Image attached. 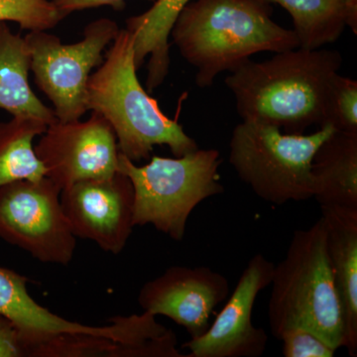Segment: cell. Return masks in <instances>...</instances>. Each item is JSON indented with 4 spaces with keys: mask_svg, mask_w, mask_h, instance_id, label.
<instances>
[{
    "mask_svg": "<svg viewBox=\"0 0 357 357\" xmlns=\"http://www.w3.org/2000/svg\"><path fill=\"white\" fill-rule=\"evenodd\" d=\"M342 64L340 52L298 47L264 62L249 59L231 70L225 83L243 121L303 134L312 126H323L328 86Z\"/></svg>",
    "mask_w": 357,
    "mask_h": 357,
    "instance_id": "obj_1",
    "label": "cell"
},
{
    "mask_svg": "<svg viewBox=\"0 0 357 357\" xmlns=\"http://www.w3.org/2000/svg\"><path fill=\"white\" fill-rule=\"evenodd\" d=\"M182 57L198 70L196 84L213 86L220 73L231 72L255 54L300 47L293 29L272 20L264 0H192L170 32Z\"/></svg>",
    "mask_w": 357,
    "mask_h": 357,
    "instance_id": "obj_2",
    "label": "cell"
},
{
    "mask_svg": "<svg viewBox=\"0 0 357 357\" xmlns=\"http://www.w3.org/2000/svg\"><path fill=\"white\" fill-rule=\"evenodd\" d=\"M134 35L119 29L105 61L89 76L86 107L109 122L119 153L136 163L150 158L155 146L169 147L175 157L199 149L175 119H169L137 77Z\"/></svg>",
    "mask_w": 357,
    "mask_h": 357,
    "instance_id": "obj_3",
    "label": "cell"
},
{
    "mask_svg": "<svg viewBox=\"0 0 357 357\" xmlns=\"http://www.w3.org/2000/svg\"><path fill=\"white\" fill-rule=\"evenodd\" d=\"M270 286L268 319L275 338L286 331L306 328L335 351L344 347L342 307L323 218L309 229L295 231L285 257L275 265Z\"/></svg>",
    "mask_w": 357,
    "mask_h": 357,
    "instance_id": "obj_4",
    "label": "cell"
},
{
    "mask_svg": "<svg viewBox=\"0 0 357 357\" xmlns=\"http://www.w3.org/2000/svg\"><path fill=\"white\" fill-rule=\"evenodd\" d=\"M222 163L215 149L199 148L175 158L153 156L144 166H137L119 153V171L133 185L134 227L153 225L181 243L195 208L225 192L220 183Z\"/></svg>",
    "mask_w": 357,
    "mask_h": 357,
    "instance_id": "obj_5",
    "label": "cell"
},
{
    "mask_svg": "<svg viewBox=\"0 0 357 357\" xmlns=\"http://www.w3.org/2000/svg\"><path fill=\"white\" fill-rule=\"evenodd\" d=\"M328 124L312 134L282 132L262 122L243 121L232 130L229 163L258 198L282 206L312 198L311 167L318 148L335 132Z\"/></svg>",
    "mask_w": 357,
    "mask_h": 357,
    "instance_id": "obj_6",
    "label": "cell"
},
{
    "mask_svg": "<svg viewBox=\"0 0 357 357\" xmlns=\"http://www.w3.org/2000/svg\"><path fill=\"white\" fill-rule=\"evenodd\" d=\"M119 25L100 18L86 26L84 38L63 44L47 31H30L24 37L31 56L35 84L49 98L57 121H79L86 112L88 83L93 69L102 64L105 48L116 37Z\"/></svg>",
    "mask_w": 357,
    "mask_h": 357,
    "instance_id": "obj_7",
    "label": "cell"
},
{
    "mask_svg": "<svg viewBox=\"0 0 357 357\" xmlns=\"http://www.w3.org/2000/svg\"><path fill=\"white\" fill-rule=\"evenodd\" d=\"M61 191L47 177L0 188V238L40 262L69 265L77 237L63 211Z\"/></svg>",
    "mask_w": 357,
    "mask_h": 357,
    "instance_id": "obj_8",
    "label": "cell"
},
{
    "mask_svg": "<svg viewBox=\"0 0 357 357\" xmlns=\"http://www.w3.org/2000/svg\"><path fill=\"white\" fill-rule=\"evenodd\" d=\"M35 152L46 177L60 188L119 172V150L109 122L98 112L86 121H56L40 135Z\"/></svg>",
    "mask_w": 357,
    "mask_h": 357,
    "instance_id": "obj_9",
    "label": "cell"
},
{
    "mask_svg": "<svg viewBox=\"0 0 357 357\" xmlns=\"http://www.w3.org/2000/svg\"><path fill=\"white\" fill-rule=\"evenodd\" d=\"M61 204L75 236L119 255L134 227V190L123 173L79 181L61 191Z\"/></svg>",
    "mask_w": 357,
    "mask_h": 357,
    "instance_id": "obj_10",
    "label": "cell"
},
{
    "mask_svg": "<svg viewBox=\"0 0 357 357\" xmlns=\"http://www.w3.org/2000/svg\"><path fill=\"white\" fill-rule=\"evenodd\" d=\"M274 263L261 253L250 258L234 292L203 335L182 345L185 357H260L265 354L268 335L255 326L253 307L258 295L269 287Z\"/></svg>",
    "mask_w": 357,
    "mask_h": 357,
    "instance_id": "obj_11",
    "label": "cell"
},
{
    "mask_svg": "<svg viewBox=\"0 0 357 357\" xmlns=\"http://www.w3.org/2000/svg\"><path fill=\"white\" fill-rule=\"evenodd\" d=\"M229 290V280L220 272L175 265L146 282L137 301L143 311L172 319L197 338L210 328L211 314L227 299Z\"/></svg>",
    "mask_w": 357,
    "mask_h": 357,
    "instance_id": "obj_12",
    "label": "cell"
},
{
    "mask_svg": "<svg viewBox=\"0 0 357 357\" xmlns=\"http://www.w3.org/2000/svg\"><path fill=\"white\" fill-rule=\"evenodd\" d=\"M29 283L24 275L0 266V314L8 317L20 330L26 357L45 340L60 333L103 335L119 342L128 340V325L123 317H114L105 326L70 321L37 303L28 291Z\"/></svg>",
    "mask_w": 357,
    "mask_h": 357,
    "instance_id": "obj_13",
    "label": "cell"
},
{
    "mask_svg": "<svg viewBox=\"0 0 357 357\" xmlns=\"http://www.w3.org/2000/svg\"><path fill=\"white\" fill-rule=\"evenodd\" d=\"M326 250L342 307L344 347L357 356V208L321 206Z\"/></svg>",
    "mask_w": 357,
    "mask_h": 357,
    "instance_id": "obj_14",
    "label": "cell"
},
{
    "mask_svg": "<svg viewBox=\"0 0 357 357\" xmlns=\"http://www.w3.org/2000/svg\"><path fill=\"white\" fill-rule=\"evenodd\" d=\"M311 173L319 206L357 208V133L328 136L314 153Z\"/></svg>",
    "mask_w": 357,
    "mask_h": 357,
    "instance_id": "obj_15",
    "label": "cell"
},
{
    "mask_svg": "<svg viewBox=\"0 0 357 357\" xmlns=\"http://www.w3.org/2000/svg\"><path fill=\"white\" fill-rule=\"evenodd\" d=\"M31 56L24 37L0 22V109L13 117L36 119L50 126L57 121L29 84Z\"/></svg>",
    "mask_w": 357,
    "mask_h": 357,
    "instance_id": "obj_16",
    "label": "cell"
},
{
    "mask_svg": "<svg viewBox=\"0 0 357 357\" xmlns=\"http://www.w3.org/2000/svg\"><path fill=\"white\" fill-rule=\"evenodd\" d=\"M192 0H156L146 13L126 20L134 35V62L139 70L149 56L146 89L152 93L165 81L170 69V32L178 14Z\"/></svg>",
    "mask_w": 357,
    "mask_h": 357,
    "instance_id": "obj_17",
    "label": "cell"
},
{
    "mask_svg": "<svg viewBox=\"0 0 357 357\" xmlns=\"http://www.w3.org/2000/svg\"><path fill=\"white\" fill-rule=\"evenodd\" d=\"M288 11L301 48L335 43L349 27L357 33V0H264Z\"/></svg>",
    "mask_w": 357,
    "mask_h": 357,
    "instance_id": "obj_18",
    "label": "cell"
},
{
    "mask_svg": "<svg viewBox=\"0 0 357 357\" xmlns=\"http://www.w3.org/2000/svg\"><path fill=\"white\" fill-rule=\"evenodd\" d=\"M47 126L43 122L24 117L0 122V188L17 181L46 177L33 142L46 131Z\"/></svg>",
    "mask_w": 357,
    "mask_h": 357,
    "instance_id": "obj_19",
    "label": "cell"
},
{
    "mask_svg": "<svg viewBox=\"0 0 357 357\" xmlns=\"http://www.w3.org/2000/svg\"><path fill=\"white\" fill-rule=\"evenodd\" d=\"M335 131L357 133V82L335 74L326 93L323 126Z\"/></svg>",
    "mask_w": 357,
    "mask_h": 357,
    "instance_id": "obj_20",
    "label": "cell"
},
{
    "mask_svg": "<svg viewBox=\"0 0 357 357\" xmlns=\"http://www.w3.org/2000/svg\"><path fill=\"white\" fill-rule=\"evenodd\" d=\"M64 18L52 0H0V22L11 21L21 29L48 31Z\"/></svg>",
    "mask_w": 357,
    "mask_h": 357,
    "instance_id": "obj_21",
    "label": "cell"
},
{
    "mask_svg": "<svg viewBox=\"0 0 357 357\" xmlns=\"http://www.w3.org/2000/svg\"><path fill=\"white\" fill-rule=\"evenodd\" d=\"M278 340L285 357H333L337 352L319 335L306 328L286 331Z\"/></svg>",
    "mask_w": 357,
    "mask_h": 357,
    "instance_id": "obj_22",
    "label": "cell"
},
{
    "mask_svg": "<svg viewBox=\"0 0 357 357\" xmlns=\"http://www.w3.org/2000/svg\"><path fill=\"white\" fill-rule=\"evenodd\" d=\"M0 357H26L20 330L3 314H0Z\"/></svg>",
    "mask_w": 357,
    "mask_h": 357,
    "instance_id": "obj_23",
    "label": "cell"
},
{
    "mask_svg": "<svg viewBox=\"0 0 357 357\" xmlns=\"http://www.w3.org/2000/svg\"><path fill=\"white\" fill-rule=\"evenodd\" d=\"M61 13L67 17L69 14L75 11L86 10V9L96 8L103 6H110L115 9H123L126 0H52ZM156 1V0H148Z\"/></svg>",
    "mask_w": 357,
    "mask_h": 357,
    "instance_id": "obj_24",
    "label": "cell"
}]
</instances>
